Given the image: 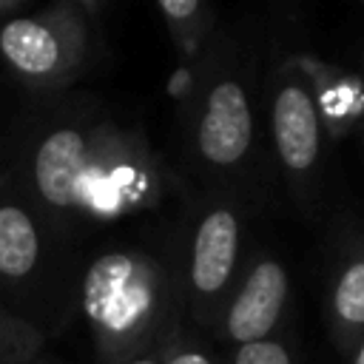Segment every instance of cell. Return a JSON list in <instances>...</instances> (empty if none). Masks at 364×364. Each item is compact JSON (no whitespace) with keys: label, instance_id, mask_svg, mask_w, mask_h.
<instances>
[{"label":"cell","instance_id":"8992f818","mask_svg":"<svg viewBox=\"0 0 364 364\" xmlns=\"http://www.w3.org/2000/svg\"><path fill=\"white\" fill-rule=\"evenodd\" d=\"M88 14L77 0H54L43 11L0 26V60L40 91L71 85L88 63Z\"/></svg>","mask_w":364,"mask_h":364},{"label":"cell","instance_id":"9c48e42d","mask_svg":"<svg viewBox=\"0 0 364 364\" xmlns=\"http://www.w3.org/2000/svg\"><path fill=\"white\" fill-rule=\"evenodd\" d=\"M293 60L310 80L327 136H347L355 125H364V80L358 74L341 71L307 54H293Z\"/></svg>","mask_w":364,"mask_h":364},{"label":"cell","instance_id":"9a60e30c","mask_svg":"<svg viewBox=\"0 0 364 364\" xmlns=\"http://www.w3.org/2000/svg\"><path fill=\"white\" fill-rule=\"evenodd\" d=\"M80 6H82V11L88 14V17H100L102 11H105V6H108V0H77Z\"/></svg>","mask_w":364,"mask_h":364},{"label":"cell","instance_id":"3957f363","mask_svg":"<svg viewBox=\"0 0 364 364\" xmlns=\"http://www.w3.org/2000/svg\"><path fill=\"white\" fill-rule=\"evenodd\" d=\"M245 245V216L233 196L210 193L205 196L185 230V245L179 256V279L185 299V318L191 324L210 330L239 270Z\"/></svg>","mask_w":364,"mask_h":364},{"label":"cell","instance_id":"7c38bea8","mask_svg":"<svg viewBox=\"0 0 364 364\" xmlns=\"http://www.w3.org/2000/svg\"><path fill=\"white\" fill-rule=\"evenodd\" d=\"M43 350V333L0 304V364H28Z\"/></svg>","mask_w":364,"mask_h":364},{"label":"cell","instance_id":"52a82bcc","mask_svg":"<svg viewBox=\"0 0 364 364\" xmlns=\"http://www.w3.org/2000/svg\"><path fill=\"white\" fill-rule=\"evenodd\" d=\"M290 293L293 282L287 264L270 250H253L242 262V270L210 330L230 347L270 338L282 330L290 310Z\"/></svg>","mask_w":364,"mask_h":364},{"label":"cell","instance_id":"6da1fadb","mask_svg":"<svg viewBox=\"0 0 364 364\" xmlns=\"http://www.w3.org/2000/svg\"><path fill=\"white\" fill-rule=\"evenodd\" d=\"M28 176L40 205L60 219L111 222L162 193L148 145L111 122H60L34 145Z\"/></svg>","mask_w":364,"mask_h":364},{"label":"cell","instance_id":"277c9868","mask_svg":"<svg viewBox=\"0 0 364 364\" xmlns=\"http://www.w3.org/2000/svg\"><path fill=\"white\" fill-rule=\"evenodd\" d=\"M188 145L193 168L219 182L242 176L253 159L256 114L250 82L233 60H225V54L213 60V68L199 88Z\"/></svg>","mask_w":364,"mask_h":364},{"label":"cell","instance_id":"ac0fdd59","mask_svg":"<svg viewBox=\"0 0 364 364\" xmlns=\"http://www.w3.org/2000/svg\"><path fill=\"white\" fill-rule=\"evenodd\" d=\"M28 364H48V361H40V358H31Z\"/></svg>","mask_w":364,"mask_h":364},{"label":"cell","instance_id":"2e32d148","mask_svg":"<svg viewBox=\"0 0 364 364\" xmlns=\"http://www.w3.org/2000/svg\"><path fill=\"white\" fill-rule=\"evenodd\" d=\"M20 3H23V0H0V17L9 14V11H14Z\"/></svg>","mask_w":364,"mask_h":364},{"label":"cell","instance_id":"5b68a950","mask_svg":"<svg viewBox=\"0 0 364 364\" xmlns=\"http://www.w3.org/2000/svg\"><path fill=\"white\" fill-rule=\"evenodd\" d=\"M267 111L273 148L287 191L296 199V205L310 213L321 199L327 128L310 80L293 57L282 60L270 74Z\"/></svg>","mask_w":364,"mask_h":364},{"label":"cell","instance_id":"ba28073f","mask_svg":"<svg viewBox=\"0 0 364 364\" xmlns=\"http://www.w3.org/2000/svg\"><path fill=\"white\" fill-rule=\"evenodd\" d=\"M324 318L330 341L341 355L364 336V228H353L336 242L327 273Z\"/></svg>","mask_w":364,"mask_h":364},{"label":"cell","instance_id":"e0dca14e","mask_svg":"<svg viewBox=\"0 0 364 364\" xmlns=\"http://www.w3.org/2000/svg\"><path fill=\"white\" fill-rule=\"evenodd\" d=\"M6 185H9V173H0V193L6 191Z\"/></svg>","mask_w":364,"mask_h":364},{"label":"cell","instance_id":"5bb4252c","mask_svg":"<svg viewBox=\"0 0 364 364\" xmlns=\"http://www.w3.org/2000/svg\"><path fill=\"white\" fill-rule=\"evenodd\" d=\"M344 361H347V364H364V336L344 353Z\"/></svg>","mask_w":364,"mask_h":364},{"label":"cell","instance_id":"4fadbf2b","mask_svg":"<svg viewBox=\"0 0 364 364\" xmlns=\"http://www.w3.org/2000/svg\"><path fill=\"white\" fill-rule=\"evenodd\" d=\"M159 358L162 364H222L213 350H208L196 333H191L185 327V318L173 321L162 338V347H159Z\"/></svg>","mask_w":364,"mask_h":364},{"label":"cell","instance_id":"30bf717a","mask_svg":"<svg viewBox=\"0 0 364 364\" xmlns=\"http://www.w3.org/2000/svg\"><path fill=\"white\" fill-rule=\"evenodd\" d=\"M6 193V191H3ZM0 193V279H26L40 262V230L34 216Z\"/></svg>","mask_w":364,"mask_h":364},{"label":"cell","instance_id":"8fae6325","mask_svg":"<svg viewBox=\"0 0 364 364\" xmlns=\"http://www.w3.org/2000/svg\"><path fill=\"white\" fill-rule=\"evenodd\" d=\"M154 3L168 26L173 48L185 60H196L213 31V14L208 0H154Z\"/></svg>","mask_w":364,"mask_h":364},{"label":"cell","instance_id":"7a4b0ae2","mask_svg":"<svg viewBox=\"0 0 364 364\" xmlns=\"http://www.w3.org/2000/svg\"><path fill=\"white\" fill-rule=\"evenodd\" d=\"M80 310L97 364L159 347L168 327L185 318L179 264L145 250L100 253L82 273Z\"/></svg>","mask_w":364,"mask_h":364}]
</instances>
